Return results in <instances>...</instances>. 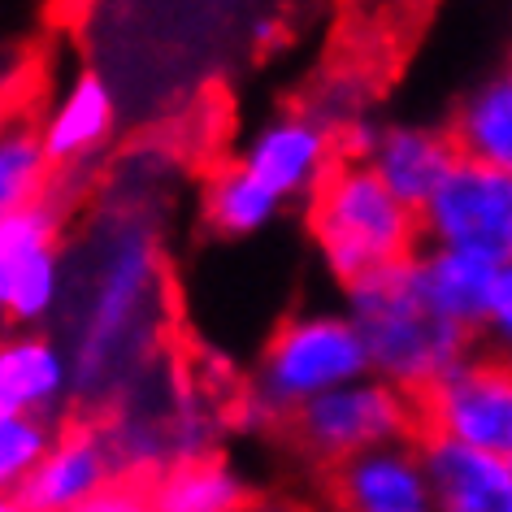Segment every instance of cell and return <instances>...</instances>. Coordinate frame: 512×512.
Segmentation results:
<instances>
[{
  "instance_id": "cell-22",
  "label": "cell",
  "mask_w": 512,
  "mask_h": 512,
  "mask_svg": "<svg viewBox=\"0 0 512 512\" xmlns=\"http://www.w3.org/2000/svg\"><path fill=\"white\" fill-rule=\"evenodd\" d=\"M70 512H157L152 508V478H113L100 495Z\"/></svg>"
},
{
  "instance_id": "cell-16",
  "label": "cell",
  "mask_w": 512,
  "mask_h": 512,
  "mask_svg": "<svg viewBox=\"0 0 512 512\" xmlns=\"http://www.w3.org/2000/svg\"><path fill=\"white\" fill-rule=\"evenodd\" d=\"M252 499L217 456H191L152 478L157 512H243Z\"/></svg>"
},
{
  "instance_id": "cell-10",
  "label": "cell",
  "mask_w": 512,
  "mask_h": 512,
  "mask_svg": "<svg viewBox=\"0 0 512 512\" xmlns=\"http://www.w3.org/2000/svg\"><path fill=\"white\" fill-rule=\"evenodd\" d=\"M330 491L339 512H439L421 443H395L348 460L335 469Z\"/></svg>"
},
{
  "instance_id": "cell-4",
  "label": "cell",
  "mask_w": 512,
  "mask_h": 512,
  "mask_svg": "<svg viewBox=\"0 0 512 512\" xmlns=\"http://www.w3.org/2000/svg\"><path fill=\"white\" fill-rule=\"evenodd\" d=\"M369 365L365 339L352 322L339 317H296L265 348L261 391L239 408L256 417H291L296 408L313 404L317 395L361 382Z\"/></svg>"
},
{
  "instance_id": "cell-18",
  "label": "cell",
  "mask_w": 512,
  "mask_h": 512,
  "mask_svg": "<svg viewBox=\"0 0 512 512\" xmlns=\"http://www.w3.org/2000/svg\"><path fill=\"white\" fill-rule=\"evenodd\" d=\"M452 139L469 161L512 174V66L469 96V105L460 109L452 126Z\"/></svg>"
},
{
  "instance_id": "cell-7",
  "label": "cell",
  "mask_w": 512,
  "mask_h": 512,
  "mask_svg": "<svg viewBox=\"0 0 512 512\" xmlns=\"http://www.w3.org/2000/svg\"><path fill=\"white\" fill-rule=\"evenodd\" d=\"M421 439L512 456V361H465L417 400Z\"/></svg>"
},
{
  "instance_id": "cell-2",
  "label": "cell",
  "mask_w": 512,
  "mask_h": 512,
  "mask_svg": "<svg viewBox=\"0 0 512 512\" xmlns=\"http://www.w3.org/2000/svg\"><path fill=\"white\" fill-rule=\"evenodd\" d=\"M352 326L365 339L369 365L413 400L465 365L469 330L430 300L417 261L352 287Z\"/></svg>"
},
{
  "instance_id": "cell-25",
  "label": "cell",
  "mask_w": 512,
  "mask_h": 512,
  "mask_svg": "<svg viewBox=\"0 0 512 512\" xmlns=\"http://www.w3.org/2000/svg\"><path fill=\"white\" fill-rule=\"evenodd\" d=\"M0 512H27V508H22L18 499H5V508H0Z\"/></svg>"
},
{
  "instance_id": "cell-15",
  "label": "cell",
  "mask_w": 512,
  "mask_h": 512,
  "mask_svg": "<svg viewBox=\"0 0 512 512\" xmlns=\"http://www.w3.org/2000/svg\"><path fill=\"white\" fill-rule=\"evenodd\" d=\"M70 378L66 356L48 339H14L0 356V413L35 417L40 408L61 400Z\"/></svg>"
},
{
  "instance_id": "cell-9",
  "label": "cell",
  "mask_w": 512,
  "mask_h": 512,
  "mask_svg": "<svg viewBox=\"0 0 512 512\" xmlns=\"http://www.w3.org/2000/svg\"><path fill=\"white\" fill-rule=\"evenodd\" d=\"M113 478H122L113 465L109 439L92 417H74L66 430L57 434L53 452L40 460V469L18 486V504L27 512H70L100 495Z\"/></svg>"
},
{
  "instance_id": "cell-26",
  "label": "cell",
  "mask_w": 512,
  "mask_h": 512,
  "mask_svg": "<svg viewBox=\"0 0 512 512\" xmlns=\"http://www.w3.org/2000/svg\"><path fill=\"white\" fill-rule=\"evenodd\" d=\"M508 460H512V456H508Z\"/></svg>"
},
{
  "instance_id": "cell-1",
  "label": "cell",
  "mask_w": 512,
  "mask_h": 512,
  "mask_svg": "<svg viewBox=\"0 0 512 512\" xmlns=\"http://www.w3.org/2000/svg\"><path fill=\"white\" fill-rule=\"evenodd\" d=\"M161 252L148 226L126 222L96 243L92 283H87L83 326L74 335V395L79 417H109L113 400H126V382L144 356L161 348L157 335Z\"/></svg>"
},
{
  "instance_id": "cell-20",
  "label": "cell",
  "mask_w": 512,
  "mask_h": 512,
  "mask_svg": "<svg viewBox=\"0 0 512 512\" xmlns=\"http://www.w3.org/2000/svg\"><path fill=\"white\" fill-rule=\"evenodd\" d=\"M48 170H53V161L44 152V139H35L31 131H9L5 148H0V204H5V213L40 204Z\"/></svg>"
},
{
  "instance_id": "cell-17",
  "label": "cell",
  "mask_w": 512,
  "mask_h": 512,
  "mask_svg": "<svg viewBox=\"0 0 512 512\" xmlns=\"http://www.w3.org/2000/svg\"><path fill=\"white\" fill-rule=\"evenodd\" d=\"M113 126V96L100 74H83L66 92L57 113L44 126V152L53 165H74L83 161L96 144H105Z\"/></svg>"
},
{
  "instance_id": "cell-11",
  "label": "cell",
  "mask_w": 512,
  "mask_h": 512,
  "mask_svg": "<svg viewBox=\"0 0 512 512\" xmlns=\"http://www.w3.org/2000/svg\"><path fill=\"white\" fill-rule=\"evenodd\" d=\"M460 161H465V152H460L452 131H421V126H391V131L369 139L365 152V165L391 187V196L417 213H426L434 191L447 183V174Z\"/></svg>"
},
{
  "instance_id": "cell-3",
  "label": "cell",
  "mask_w": 512,
  "mask_h": 512,
  "mask_svg": "<svg viewBox=\"0 0 512 512\" xmlns=\"http://www.w3.org/2000/svg\"><path fill=\"white\" fill-rule=\"evenodd\" d=\"M309 222L330 270L348 287H361L413 261L421 213L395 200L365 161H335V170L313 191Z\"/></svg>"
},
{
  "instance_id": "cell-12",
  "label": "cell",
  "mask_w": 512,
  "mask_h": 512,
  "mask_svg": "<svg viewBox=\"0 0 512 512\" xmlns=\"http://www.w3.org/2000/svg\"><path fill=\"white\" fill-rule=\"evenodd\" d=\"M335 161H343L335 148V131L313 118H300V113L274 122L243 157L256 183L270 187L278 200L296 196V191H317L322 178L335 170Z\"/></svg>"
},
{
  "instance_id": "cell-13",
  "label": "cell",
  "mask_w": 512,
  "mask_h": 512,
  "mask_svg": "<svg viewBox=\"0 0 512 512\" xmlns=\"http://www.w3.org/2000/svg\"><path fill=\"white\" fill-rule=\"evenodd\" d=\"M439 512H512V460L452 439H421Z\"/></svg>"
},
{
  "instance_id": "cell-19",
  "label": "cell",
  "mask_w": 512,
  "mask_h": 512,
  "mask_svg": "<svg viewBox=\"0 0 512 512\" xmlns=\"http://www.w3.org/2000/svg\"><path fill=\"white\" fill-rule=\"evenodd\" d=\"M278 200L270 187H261L252 178L248 165H222L209 187H204V217H209L213 230H222V235H248V230L265 226L278 209Z\"/></svg>"
},
{
  "instance_id": "cell-21",
  "label": "cell",
  "mask_w": 512,
  "mask_h": 512,
  "mask_svg": "<svg viewBox=\"0 0 512 512\" xmlns=\"http://www.w3.org/2000/svg\"><path fill=\"white\" fill-rule=\"evenodd\" d=\"M53 443L57 439H48V426L40 417H5L0 421V478L9 486H22L53 452Z\"/></svg>"
},
{
  "instance_id": "cell-14",
  "label": "cell",
  "mask_w": 512,
  "mask_h": 512,
  "mask_svg": "<svg viewBox=\"0 0 512 512\" xmlns=\"http://www.w3.org/2000/svg\"><path fill=\"white\" fill-rule=\"evenodd\" d=\"M421 270V283H426L430 300L452 317L456 326H465L469 335L478 326L491 322L495 313V296H499V265L482 261V256H469V252H452V248H439L430 256L417 261Z\"/></svg>"
},
{
  "instance_id": "cell-23",
  "label": "cell",
  "mask_w": 512,
  "mask_h": 512,
  "mask_svg": "<svg viewBox=\"0 0 512 512\" xmlns=\"http://www.w3.org/2000/svg\"><path fill=\"white\" fill-rule=\"evenodd\" d=\"M491 326L499 330V339L512 348V265L499 274V296H495V313H491Z\"/></svg>"
},
{
  "instance_id": "cell-8",
  "label": "cell",
  "mask_w": 512,
  "mask_h": 512,
  "mask_svg": "<svg viewBox=\"0 0 512 512\" xmlns=\"http://www.w3.org/2000/svg\"><path fill=\"white\" fill-rule=\"evenodd\" d=\"M61 283L57 209L48 200L5 213L0 222V300L14 322H35L53 309Z\"/></svg>"
},
{
  "instance_id": "cell-5",
  "label": "cell",
  "mask_w": 512,
  "mask_h": 512,
  "mask_svg": "<svg viewBox=\"0 0 512 512\" xmlns=\"http://www.w3.org/2000/svg\"><path fill=\"white\" fill-rule=\"evenodd\" d=\"M287 421L304 452L335 469L378 447L421 443V408L391 382H352V387L317 395Z\"/></svg>"
},
{
  "instance_id": "cell-6",
  "label": "cell",
  "mask_w": 512,
  "mask_h": 512,
  "mask_svg": "<svg viewBox=\"0 0 512 512\" xmlns=\"http://www.w3.org/2000/svg\"><path fill=\"white\" fill-rule=\"evenodd\" d=\"M421 222L439 248L469 252L508 270L512 265V174L482 161H460L434 191Z\"/></svg>"
},
{
  "instance_id": "cell-24",
  "label": "cell",
  "mask_w": 512,
  "mask_h": 512,
  "mask_svg": "<svg viewBox=\"0 0 512 512\" xmlns=\"http://www.w3.org/2000/svg\"><path fill=\"white\" fill-rule=\"evenodd\" d=\"M243 512H309V508H300V504H287V499H252Z\"/></svg>"
}]
</instances>
